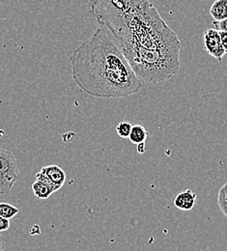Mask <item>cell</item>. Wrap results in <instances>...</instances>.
Returning a JSON list of instances; mask_svg holds the SVG:
<instances>
[{"label": "cell", "mask_w": 227, "mask_h": 251, "mask_svg": "<svg viewBox=\"0 0 227 251\" xmlns=\"http://www.w3.org/2000/svg\"><path fill=\"white\" fill-rule=\"evenodd\" d=\"M87 11L141 81L159 84L178 73L180 39L150 0H89Z\"/></svg>", "instance_id": "cell-1"}, {"label": "cell", "mask_w": 227, "mask_h": 251, "mask_svg": "<svg viewBox=\"0 0 227 251\" xmlns=\"http://www.w3.org/2000/svg\"><path fill=\"white\" fill-rule=\"evenodd\" d=\"M72 77L78 88L95 98L117 99L142 87L111 34L99 26L70 56Z\"/></svg>", "instance_id": "cell-2"}, {"label": "cell", "mask_w": 227, "mask_h": 251, "mask_svg": "<svg viewBox=\"0 0 227 251\" xmlns=\"http://www.w3.org/2000/svg\"><path fill=\"white\" fill-rule=\"evenodd\" d=\"M20 175L17 158L12 151L0 147V195L8 194Z\"/></svg>", "instance_id": "cell-3"}, {"label": "cell", "mask_w": 227, "mask_h": 251, "mask_svg": "<svg viewBox=\"0 0 227 251\" xmlns=\"http://www.w3.org/2000/svg\"><path fill=\"white\" fill-rule=\"evenodd\" d=\"M36 180L48 184L55 192L65 184V171L59 165L43 166L41 170L36 174Z\"/></svg>", "instance_id": "cell-4"}, {"label": "cell", "mask_w": 227, "mask_h": 251, "mask_svg": "<svg viewBox=\"0 0 227 251\" xmlns=\"http://www.w3.org/2000/svg\"><path fill=\"white\" fill-rule=\"evenodd\" d=\"M203 42L207 53L215 59L222 61L227 52L222 44L220 32L215 28L207 29L203 34Z\"/></svg>", "instance_id": "cell-5"}, {"label": "cell", "mask_w": 227, "mask_h": 251, "mask_svg": "<svg viewBox=\"0 0 227 251\" xmlns=\"http://www.w3.org/2000/svg\"><path fill=\"white\" fill-rule=\"evenodd\" d=\"M196 201V194L191 188H188L176 195L174 198V206L181 211L188 212L194 209Z\"/></svg>", "instance_id": "cell-6"}, {"label": "cell", "mask_w": 227, "mask_h": 251, "mask_svg": "<svg viewBox=\"0 0 227 251\" xmlns=\"http://www.w3.org/2000/svg\"><path fill=\"white\" fill-rule=\"evenodd\" d=\"M214 22H223L227 19V0H216L210 9Z\"/></svg>", "instance_id": "cell-7"}, {"label": "cell", "mask_w": 227, "mask_h": 251, "mask_svg": "<svg viewBox=\"0 0 227 251\" xmlns=\"http://www.w3.org/2000/svg\"><path fill=\"white\" fill-rule=\"evenodd\" d=\"M148 137V131L142 125H133L130 130V142L133 144H141L145 143L146 139Z\"/></svg>", "instance_id": "cell-8"}, {"label": "cell", "mask_w": 227, "mask_h": 251, "mask_svg": "<svg viewBox=\"0 0 227 251\" xmlns=\"http://www.w3.org/2000/svg\"><path fill=\"white\" fill-rule=\"evenodd\" d=\"M32 190L35 196L39 199H48L54 192L50 186L39 180L33 183Z\"/></svg>", "instance_id": "cell-9"}, {"label": "cell", "mask_w": 227, "mask_h": 251, "mask_svg": "<svg viewBox=\"0 0 227 251\" xmlns=\"http://www.w3.org/2000/svg\"><path fill=\"white\" fill-rule=\"evenodd\" d=\"M20 210L9 203H0V217L11 220L19 214Z\"/></svg>", "instance_id": "cell-10"}, {"label": "cell", "mask_w": 227, "mask_h": 251, "mask_svg": "<svg viewBox=\"0 0 227 251\" xmlns=\"http://www.w3.org/2000/svg\"><path fill=\"white\" fill-rule=\"evenodd\" d=\"M218 205L223 214L227 217V183L220 189L218 195Z\"/></svg>", "instance_id": "cell-11"}, {"label": "cell", "mask_w": 227, "mask_h": 251, "mask_svg": "<svg viewBox=\"0 0 227 251\" xmlns=\"http://www.w3.org/2000/svg\"><path fill=\"white\" fill-rule=\"evenodd\" d=\"M132 126L128 122H120L116 126V131L118 135L122 138H129Z\"/></svg>", "instance_id": "cell-12"}, {"label": "cell", "mask_w": 227, "mask_h": 251, "mask_svg": "<svg viewBox=\"0 0 227 251\" xmlns=\"http://www.w3.org/2000/svg\"><path fill=\"white\" fill-rule=\"evenodd\" d=\"M213 25H215V29L218 31L227 32V19L223 22H214Z\"/></svg>", "instance_id": "cell-13"}, {"label": "cell", "mask_w": 227, "mask_h": 251, "mask_svg": "<svg viewBox=\"0 0 227 251\" xmlns=\"http://www.w3.org/2000/svg\"><path fill=\"white\" fill-rule=\"evenodd\" d=\"M10 228V220L0 217V232L7 231Z\"/></svg>", "instance_id": "cell-14"}, {"label": "cell", "mask_w": 227, "mask_h": 251, "mask_svg": "<svg viewBox=\"0 0 227 251\" xmlns=\"http://www.w3.org/2000/svg\"><path fill=\"white\" fill-rule=\"evenodd\" d=\"M220 32V37L222 40V44L224 46V49L227 53V32L219 31Z\"/></svg>", "instance_id": "cell-15"}, {"label": "cell", "mask_w": 227, "mask_h": 251, "mask_svg": "<svg viewBox=\"0 0 227 251\" xmlns=\"http://www.w3.org/2000/svg\"><path fill=\"white\" fill-rule=\"evenodd\" d=\"M137 150H138V153H139V154H144V152H145V143L138 144Z\"/></svg>", "instance_id": "cell-16"}, {"label": "cell", "mask_w": 227, "mask_h": 251, "mask_svg": "<svg viewBox=\"0 0 227 251\" xmlns=\"http://www.w3.org/2000/svg\"><path fill=\"white\" fill-rule=\"evenodd\" d=\"M0 251H4V250H3V244H2L1 239H0Z\"/></svg>", "instance_id": "cell-17"}]
</instances>
